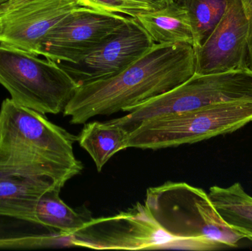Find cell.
<instances>
[{"mask_svg": "<svg viewBox=\"0 0 252 251\" xmlns=\"http://www.w3.org/2000/svg\"><path fill=\"white\" fill-rule=\"evenodd\" d=\"M55 187L62 188L46 180L0 172V217L36 224L38 200L46 192Z\"/></svg>", "mask_w": 252, "mask_h": 251, "instance_id": "obj_12", "label": "cell"}, {"mask_svg": "<svg viewBox=\"0 0 252 251\" xmlns=\"http://www.w3.org/2000/svg\"><path fill=\"white\" fill-rule=\"evenodd\" d=\"M77 137L41 114L5 99L0 108V172L46 180L62 187L81 173Z\"/></svg>", "mask_w": 252, "mask_h": 251, "instance_id": "obj_2", "label": "cell"}, {"mask_svg": "<svg viewBox=\"0 0 252 251\" xmlns=\"http://www.w3.org/2000/svg\"><path fill=\"white\" fill-rule=\"evenodd\" d=\"M252 122V100L158 115L130 133L127 148L158 149L194 144L232 134Z\"/></svg>", "mask_w": 252, "mask_h": 251, "instance_id": "obj_4", "label": "cell"}, {"mask_svg": "<svg viewBox=\"0 0 252 251\" xmlns=\"http://www.w3.org/2000/svg\"><path fill=\"white\" fill-rule=\"evenodd\" d=\"M195 73L194 47L154 44L119 73L78 87L63 111L71 124H85L139 106L183 84Z\"/></svg>", "mask_w": 252, "mask_h": 251, "instance_id": "obj_1", "label": "cell"}, {"mask_svg": "<svg viewBox=\"0 0 252 251\" xmlns=\"http://www.w3.org/2000/svg\"><path fill=\"white\" fill-rule=\"evenodd\" d=\"M1 0H0V2H1Z\"/></svg>", "mask_w": 252, "mask_h": 251, "instance_id": "obj_20", "label": "cell"}, {"mask_svg": "<svg viewBox=\"0 0 252 251\" xmlns=\"http://www.w3.org/2000/svg\"><path fill=\"white\" fill-rule=\"evenodd\" d=\"M186 10L192 25L194 49L201 47L224 15L229 0H174Z\"/></svg>", "mask_w": 252, "mask_h": 251, "instance_id": "obj_17", "label": "cell"}, {"mask_svg": "<svg viewBox=\"0 0 252 251\" xmlns=\"http://www.w3.org/2000/svg\"><path fill=\"white\" fill-rule=\"evenodd\" d=\"M155 43L135 18L76 63H58L79 86L113 76L137 60Z\"/></svg>", "mask_w": 252, "mask_h": 251, "instance_id": "obj_10", "label": "cell"}, {"mask_svg": "<svg viewBox=\"0 0 252 251\" xmlns=\"http://www.w3.org/2000/svg\"><path fill=\"white\" fill-rule=\"evenodd\" d=\"M1 24H0V36H1Z\"/></svg>", "mask_w": 252, "mask_h": 251, "instance_id": "obj_19", "label": "cell"}, {"mask_svg": "<svg viewBox=\"0 0 252 251\" xmlns=\"http://www.w3.org/2000/svg\"><path fill=\"white\" fill-rule=\"evenodd\" d=\"M209 197L222 219L252 241V197L240 183L228 187H212Z\"/></svg>", "mask_w": 252, "mask_h": 251, "instance_id": "obj_16", "label": "cell"}, {"mask_svg": "<svg viewBox=\"0 0 252 251\" xmlns=\"http://www.w3.org/2000/svg\"><path fill=\"white\" fill-rule=\"evenodd\" d=\"M135 19L155 44H187L193 47L194 35L188 12L176 1Z\"/></svg>", "mask_w": 252, "mask_h": 251, "instance_id": "obj_13", "label": "cell"}, {"mask_svg": "<svg viewBox=\"0 0 252 251\" xmlns=\"http://www.w3.org/2000/svg\"><path fill=\"white\" fill-rule=\"evenodd\" d=\"M248 21V49L250 66L252 69V0H241Z\"/></svg>", "mask_w": 252, "mask_h": 251, "instance_id": "obj_18", "label": "cell"}, {"mask_svg": "<svg viewBox=\"0 0 252 251\" xmlns=\"http://www.w3.org/2000/svg\"><path fill=\"white\" fill-rule=\"evenodd\" d=\"M129 135L126 129L110 121L93 122L85 123L77 140L100 172L112 156L127 148Z\"/></svg>", "mask_w": 252, "mask_h": 251, "instance_id": "obj_14", "label": "cell"}, {"mask_svg": "<svg viewBox=\"0 0 252 251\" xmlns=\"http://www.w3.org/2000/svg\"><path fill=\"white\" fill-rule=\"evenodd\" d=\"M60 187L46 192L37 204L35 217L37 225L45 227L66 239L82 228L92 219L87 209L76 211L69 207L60 197Z\"/></svg>", "mask_w": 252, "mask_h": 251, "instance_id": "obj_15", "label": "cell"}, {"mask_svg": "<svg viewBox=\"0 0 252 251\" xmlns=\"http://www.w3.org/2000/svg\"><path fill=\"white\" fill-rule=\"evenodd\" d=\"M194 50L195 74L252 69L248 21L241 0H229L226 12L214 30L201 47Z\"/></svg>", "mask_w": 252, "mask_h": 251, "instance_id": "obj_11", "label": "cell"}, {"mask_svg": "<svg viewBox=\"0 0 252 251\" xmlns=\"http://www.w3.org/2000/svg\"><path fill=\"white\" fill-rule=\"evenodd\" d=\"M252 100V70L194 74L188 81L158 97L129 109L110 122L130 133L146 119L158 115L195 110L212 105Z\"/></svg>", "mask_w": 252, "mask_h": 251, "instance_id": "obj_6", "label": "cell"}, {"mask_svg": "<svg viewBox=\"0 0 252 251\" xmlns=\"http://www.w3.org/2000/svg\"><path fill=\"white\" fill-rule=\"evenodd\" d=\"M0 84L13 102L44 115L63 112L79 87L56 62L1 44Z\"/></svg>", "mask_w": 252, "mask_h": 251, "instance_id": "obj_5", "label": "cell"}, {"mask_svg": "<svg viewBox=\"0 0 252 251\" xmlns=\"http://www.w3.org/2000/svg\"><path fill=\"white\" fill-rule=\"evenodd\" d=\"M66 242L95 250H154L182 245L160 227L141 203L114 216L92 218Z\"/></svg>", "mask_w": 252, "mask_h": 251, "instance_id": "obj_7", "label": "cell"}, {"mask_svg": "<svg viewBox=\"0 0 252 251\" xmlns=\"http://www.w3.org/2000/svg\"><path fill=\"white\" fill-rule=\"evenodd\" d=\"M129 17L79 6L47 34L38 56L56 63H76L103 44Z\"/></svg>", "mask_w": 252, "mask_h": 251, "instance_id": "obj_8", "label": "cell"}, {"mask_svg": "<svg viewBox=\"0 0 252 251\" xmlns=\"http://www.w3.org/2000/svg\"><path fill=\"white\" fill-rule=\"evenodd\" d=\"M79 6L78 0H1L0 44L38 56L47 34Z\"/></svg>", "mask_w": 252, "mask_h": 251, "instance_id": "obj_9", "label": "cell"}, {"mask_svg": "<svg viewBox=\"0 0 252 251\" xmlns=\"http://www.w3.org/2000/svg\"><path fill=\"white\" fill-rule=\"evenodd\" d=\"M144 205L167 234L189 249L236 247L246 239L222 219L204 190L187 183L148 189Z\"/></svg>", "mask_w": 252, "mask_h": 251, "instance_id": "obj_3", "label": "cell"}]
</instances>
